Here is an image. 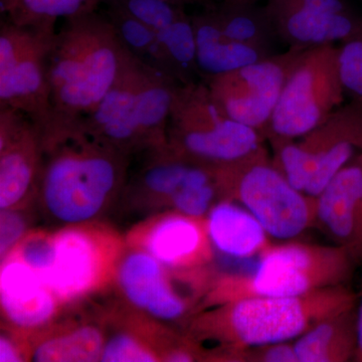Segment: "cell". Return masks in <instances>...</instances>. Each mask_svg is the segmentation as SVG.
<instances>
[{"label":"cell","mask_w":362,"mask_h":362,"mask_svg":"<svg viewBox=\"0 0 362 362\" xmlns=\"http://www.w3.org/2000/svg\"><path fill=\"white\" fill-rule=\"evenodd\" d=\"M37 197L63 226L92 223L125 189L129 156L76 132L44 147Z\"/></svg>","instance_id":"obj_2"},{"label":"cell","mask_w":362,"mask_h":362,"mask_svg":"<svg viewBox=\"0 0 362 362\" xmlns=\"http://www.w3.org/2000/svg\"><path fill=\"white\" fill-rule=\"evenodd\" d=\"M359 223H361V242H362V195H361V209H359Z\"/></svg>","instance_id":"obj_32"},{"label":"cell","mask_w":362,"mask_h":362,"mask_svg":"<svg viewBox=\"0 0 362 362\" xmlns=\"http://www.w3.org/2000/svg\"><path fill=\"white\" fill-rule=\"evenodd\" d=\"M305 49L289 47L257 63L206 78L216 103L230 118L265 138L286 81Z\"/></svg>","instance_id":"obj_12"},{"label":"cell","mask_w":362,"mask_h":362,"mask_svg":"<svg viewBox=\"0 0 362 362\" xmlns=\"http://www.w3.org/2000/svg\"><path fill=\"white\" fill-rule=\"evenodd\" d=\"M42 136L21 112L0 108V209H21L37 197L44 164Z\"/></svg>","instance_id":"obj_13"},{"label":"cell","mask_w":362,"mask_h":362,"mask_svg":"<svg viewBox=\"0 0 362 362\" xmlns=\"http://www.w3.org/2000/svg\"><path fill=\"white\" fill-rule=\"evenodd\" d=\"M339 65L345 90L362 100V21L356 32L339 45Z\"/></svg>","instance_id":"obj_26"},{"label":"cell","mask_w":362,"mask_h":362,"mask_svg":"<svg viewBox=\"0 0 362 362\" xmlns=\"http://www.w3.org/2000/svg\"><path fill=\"white\" fill-rule=\"evenodd\" d=\"M298 362H346L357 347L356 306L319 321L293 344Z\"/></svg>","instance_id":"obj_19"},{"label":"cell","mask_w":362,"mask_h":362,"mask_svg":"<svg viewBox=\"0 0 362 362\" xmlns=\"http://www.w3.org/2000/svg\"><path fill=\"white\" fill-rule=\"evenodd\" d=\"M354 254L345 246L289 244L265 252L250 277L228 278L220 286L223 302L251 296L296 297L344 285L351 277Z\"/></svg>","instance_id":"obj_7"},{"label":"cell","mask_w":362,"mask_h":362,"mask_svg":"<svg viewBox=\"0 0 362 362\" xmlns=\"http://www.w3.org/2000/svg\"><path fill=\"white\" fill-rule=\"evenodd\" d=\"M211 169L218 194L245 206L276 239H294L316 221V199L293 187L263 146Z\"/></svg>","instance_id":"obj_6"},{"label":"cell","mask_w":362,"mask_h":362,"mask_svg":"<svg viewBox=\"0 0 362 362\" xmlns=\"http://www.w3.org/2000/svg\"><path fill=\"white\" fill-rule=\"evenodd\" d=\"M358 149L361 150V151H362V136H361V140H359V142H358Z\"/></svg>","instance_id":"obj_34"},{"label":"cell","mask_w":362,"mask_h":362,"mask_svg":"<svg viewBox=\"0 0 362 362\" xmlns=\"http://www.w3.org/2000/svg\"><path fill=\"white\" fill-rule=\"evenodd\" d=\"M130 242L131 247L144 250L166 268H177L199 256L204 233L197 218L175 211L140 226L132 233Z\"/></svg>","instance_id":"obj_17"},{"label":"cell","mask_w":362,"mask_h":362,"mask_svg":"<svg viewBox=\"0 0 362 362\" xmlns=\"http://www.w3.org/2000/svg\"><path fill=\"white\" fill-rule=\"evenodd\" d=\"M117 238L92 223L51 233L47 268L40 276L62 305L84 299L114 278L120 259Z\"/></svg>","instance_id":"obj_11"},{"label":"cell","mask_w":362,"mask_h":362,"mask_svg":"<svg viewBox=\"0 0 362 362\" xmlns=\"http://www.w3.org/2000/svg\"><path fill=\"white\" fill-rule=\"evenodd\" d=\"M56 26H21L9 21L0 28V108L21 112L42 138L51 125L49 54Z\"/></svg>","instance_id":"obj_10"},{"label":"cell","mask_w":362,"mask_h":362,"mask_svg":"<svg viewBox=\"0 0 362 362\" xmlns=\"http://www.w3.org/2000/svg\"><path fill=\"white\" fill-rule=\"evenodd\" d=\"M206 232L221 254L232 258H247L258 251L266 240V230L249 211L223 199L211 207Z\"/></svg>","instance_id":"obj_20"},{"label":"cell","mask_w":362,"mask_h":362,"mask_svg":"<svg viewBox=\"0 0 362 362\" xmlns=\"http://www.w3.org/2000/svg\"><path fill=\"white\" fill-rule=\"evenodd\" d=\"M339 45L305 49L286 81L265 138L289 141L322 124L344 101Z\"/></svg>","instance_id":"obj_8"},{"label":"cell","mask_w":362,"mask_h":362,"mask_svg":"<svg viewBox=\"0 0 362 362\" xmlns=\"http://www.w3.org/2000/svg\"><path fill=\"white\" fill-rule=\"evenodd\" d=\"M362 136V100L342 104L322 124L298 138L272 143L273 163L293 187L316 199L352 160Z\"/></svg>","instance_id":"obj_9"},{"label":"cell","mask_w":362,"mask_h":362,"mask_svg":"<svg viewBox=\"0 0 362 362\" xmlns=\"http://www.w3.org/2000/svg\"><path fill=\"white\" fill-rule=\"evenodd\" d=\"M240 1L255 2V4H259L261 0H240Z\"/></svg>","instance_id":"obj_33"},{"label":"cell","mask_w":362,"mask_h":362,"mask_svg":"<svg viewBox=\"0 0 362 362\" xmlns=\"http://www.w3.org/2000/svg\"><path fill=\"white\" fill-rule=\"evenodd\" d=\"M106 334L96 323H77L35 338L28 359L37 362L100 361Z\"/></svg>","instance_id":"obj_21"},{"label":"cell","mask_w":362,"mask_h":362,"mask_svg":"<svg viewBox=\"0 0 362 362\" xmlns=\"http://www.w3.org/2000/svg\"><path fill=\"white\" fill-rule=\"evenodd\" d=\"M257 350L251 351L246 358L254 361L263 362H298L296 352L293 345L287 342L274 343L256 347Z\"/></svg>","instance_id":"obj_28"},{"label":"cell","mask_w":362,"mask_h":362,"mask_svg":"<svg viewBox=\"0 0 362 362\" xmlns=\"http://www.w3.org/2000/svg\"><path fill=\"white\" fill-rule=\"evenodd\" d=\"M129 51L106 14L64 21L49 54L52 118L44 147L75 132L116 82Z\"/></svg>","instance_id":"obj_1"},{"label":"cell","mask_w":362,"mask_h":362,"mask_svg":"<svg viewBox=\"0 0 362 362\" xmlns=\"http://www.w3.org/2000/svg\"><path fill=\"white\" fill-rule=\"evenodd\" d=\"M106 0H4L1 13L21 26H56L64 21L98 11Z\"/></svg>","instance_id":"obj_24"},{"label":"cell","mask_w":362,"mask_h":362,"mask_svg":"<svg viewBox=\"0 0 362 362\" xmlns=\"http://www.w3.org/2000/svg\"><path fill=\"white\" fill-rule=\"evenodd\" d=\"M264 139L258 131L230 118L204 81L176 87L168 128L171 156L218 168L251 156Z\"/></svg>","instance_id":"obj_5"},{"label":"cell","mask_w":362,"mask_h":362,"mask_svg":"<svg viewBox=\"0 0 362 362\" xmlns=\"http://www.w3.org/2000/svg\"><path fill=\"white\" fill-rule=\"evenodd\" d=\"M356 301L344 285L296 297L239 298L197 317L194 328L233 350L256 349L301 337L319 321L356 307Z\"/></svg>","instance_id":"obj_4"},{"label":"cell","mask_w":362,"mask_h":362,"mask_svg":"<svg viewBox=\"0 0 362 362\" xmlns=\"http://www.w3.org/2000/svg\"><path fill=\"white\" fill-rule=\"evenodd\" d=\"M105 4L107 6V18L111 21L126 49L147 66L165 74L178 82L175 66L164 51L156 33L141 21L130 16L122 7L113 2H106Z\"/></svg>","instance_id":"obj_23"},{"label":"cell","mask_w":362,"mask_h":362,"mask_svg":"<svg viewBox=\"0 0 362 362\" xmlns=\"http://www.w3.org/2000/svg\"><path fill=\"white\" fill-rule=\"evenodd\" d=\"M192 18L197 49V64L202 81L273 56L237 42L226 35L218 25L211 8L195 14Z\"/></svg>","instance_id":"obj_18"},{"label":"cell","mask_w":362,"mask_h":362,"mask_svg":"<svg viewBox=\"0 0 362 362\" xmlns=\"http://www.w3.org/2000/svg\"><path fill=\"white\" fill-rule=\"evenodd\" d=\"M166 267L139 247H131L117 263V286L124 299L151 318L175 321L185 316L187 302L173 289Z\"/></svg>","instance_id":"obj_15"},{"label":"cell","mask_w":362,"mask_h":362,"mask_svg":"<svg viewBox=\"0 0 362 362\" xmlns=\"http://www.w3.org/2000/svg\"><path fill=\"white\" fill-rule=\"evenodd\" d=\"M28 359V351L13 334L2 333L0 337V361L20 362Z\"/></svg>","instance_id":"obj_29"},{"label":"cell","mask_w":362,"mask_h":362,"mask_svg":"<svg viewBox=\"0 0 362 362\" xmlns=\"http://www.w3.org/2000/svg\"><path fill=\"white\" fill-rule=\"evenodd\" d=\"M223 32L237 42L274 54L278 40L265 6L240 0H223L209 7Z\"/></svg>","instance_id":"obj_22"},{"label":"cell","mask_w":362,"mask_h":362,"mask_svg":"<svg viewBox=\"0 0 362 362\" xmlns=\"http://www.w3.org/2000/svg\"><path fill=\"white\" fill-rule=\"evenodd\" d=\"M357 347L354 361L362 362V296L356 309Z\"/></svg>","instance_id":"obj_30"},{"label":"cell","mask_w":362,"mask_h":362,"mask_svg":"<svg viewBox=\"0 0 362 362\" xmlns=\"http://www.w3.org/2000/svg\"><path fill=\"white\" fill-rule=\"evenodd\" d=\"M178 85L175 78L147 66L129 52L116 82L76 131L129 157L140 152H148L149 156L164 153Z\"/></svg>","instance_id":"obj_3"},{"label":"cell","mask_w":362,"mask_h":362,"mask_svg":"<svg viewBox=\"0 0 362 362\" xmlns=\"http://www.w3.org/2000/svg\"><path fill=\"white\" fill-rule=\"evenodd\" d=\"M0 304L4 321L20 334L42 332L62 306L42 278L13 255L2 259Z\"/></svg>","instance_id":"obj_14"},{"label":"cell","mask_w":362,"mask_h":362,"mask_svg":"<svg viewBox=\"0 0 362 362\" xmlns=\"http://www.w3.org/2000/svg\"><path fill=\"white\" fill-rule=\"evenodd\" d=\"M168 1L177 4V6H185V4H194V2L199 1V0H168Z\"/></svg>","instance_id":"obj_31"},{"label":"cell","mask_w":362,"mask_h":362,"mask_svg":"<svg viewBox=\"0 0 362 362\" xmlns=\"http://www.w3.org/2000/svg\"><path fill=\"white\" fill-rule=\"evenodd\" d=\"M362 195V156L351 160L316 197V220L349 247L354 258H362L359 209Z\"/></svg>","instance_id":"obj_16"},{"label":"cell","mask_w":362,"mask_h":362,"mask_svg":"<svg viewBox=\"0 0 362 362\" xmlns=\"http://www.w3.org/2000/svg\"><path fill=\"white\" fill-rule=\"evenodd\" d=\"M160 354L133 331L120 330L106 337L100 361L156 362Z\"/></svg>","instance_id":"obj_25"},{"label":"cell","mask_w":362,"mask_h":362,"mask_svg":"<svg viewBox=\"0 0 362 362\" xmlns=\"http://www.w3.org/2000/svg\"><path fill=\"white\" fill-rule=\"evenodd\" d=\"M0 221V254L4 259L28 235V220L21 213V209H16L1 211Z\"/></svg>","instance_id":"obj_27"},{"label":"cell","mask_w":362,"mask_h":362,"mask_svg":"<svg viewBox=\"0 0 362 362\" xmlns=\"http://www.w3.org/2000/svg\"><path fill=\"white\" fill-rule=\"evenodd\" d=\"M1 1H4V0H1Z\"/></svg>","instance_id":"obj_35"}]
</instances>
